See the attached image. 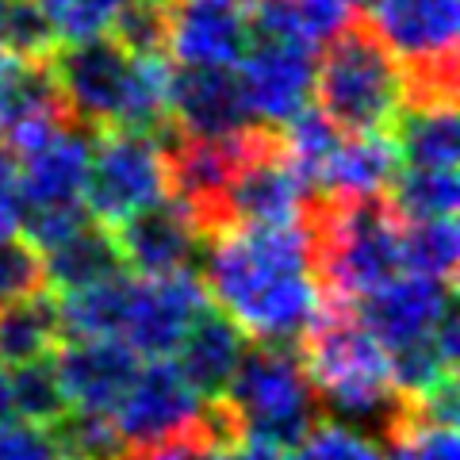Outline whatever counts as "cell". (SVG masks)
<instances>
[{
	"label": "cell",
	"mask_w": 460,
	"mask_h": 460,
	"mask_svg": "<svg viewBox=\"0 0 460 460\" xmlns=\"http://www.w3.org/2000/svg\"><path fill=\"white\" fill-rule=\"evenodd\" d=\"M204 292L250 341L296 345L323 307L311 226H226L204 242Z\"/></svg>",
	"instance_id": "6da1fadb"
},
{
	"label": "cell",
	"mask_w": 460,
	"mask_h": 460,
	"mask_svg": "<svg viewBox=\"0 0 460 460\" xmlns=\"http://www.w3.org/2000/svg\"><path fill=\"white\" fill-rule=\"evenodd\" d=\"M58 100L84 131H157L169 119L165 54H135L115 35L69 42L47 58Z\"/></svg>",
	"instance_id": "7a4b0ae2"
},
{
	"label": "cell",
	"mask_w": 460,
	"mask_h": 460,
	"mask_svg": "<svg viewBox=\"0 0 460 460\" xmlns=\"http://www.w3.org/2000/svg\"><path fill=\"white\" fill-rule=\"evenodd\" d=\"M299 361L319 395V407L341 422L376 426L380 434L402 407L392 380V357L341 299H323L314 323L299 338Z\"/></svg>",
	"instance_id": "3957f363"
},
{
	"label": "cell",
	"mask_w": 460,
	"mask_h": 460,
	"mask_svg": "<svg viewBox=\"0 0 460 460\" xmlns=\"http://www.w3.org/2000/svg\"><path fill=\"white\" fill-rule=\"evenodd\" d=\"M314 238V272L323 296L353 304L376 284L392 280L399 265V215L384 196L314 199L307 211Z\"/></svg>",
	"instance_id": "277c9868"
},
{
	"label": "cell",
	"mask_w": 460,
	"mask_h": 460,
	"mask_svg": "<svg viewBox=\"0 0 460 460\" xmlns=\"http://www.w3.org/2000/svg\"><path fill=\"white\" fill-rule=\"evenodd\" d=\"M319 111L349 135H387L407 108V74L365 23H349L314 62Z\"/></svg>",
	"instance_id": "5b68a950"
},
{
	"label": "cell",
	"mask_w": 460,
	"mask_h": 460,
	"mask_svg": "<svg viewBox=\"0 0 460 460\" xmlns=\"http://www.w3.org/2000/svg\"><path fill=\"white\" fill-rule=\"evenodd\" d=\"M219 402L242 434L265 438L284 449H292L323 419L319 395L292 345L257 341L253 349H246Z\"/></svg>",
	"instance_id": "8992f818"
},
{
	"label": "cell",
	"mask_w": 460,
	"mask_h": 460,
	"mask_svg": "<svg viewBox=\"0 0 460 460\" xmlns=\"http://www.w3.org/2000/svg\"><path fill=\"white\" fill-rule=\"evenodd\" d=\"M365 27L407 74V104H456L460 0H368Z\"/></svg>",
	"instance_id": "52a82bcc"
},
{
	"label": "cell",
	"mask_w": 460,
	"mask_h": 460,
	"mask_svg": "<svg viewBox=\"0 0 460 460\" xmlns=\"http://www.w3.org/2000/svg\"><path fill=\"white\" fill-rule=\"evenodd\" d=\"M169 196V162L165 142L157 131L115 127L96 131L89 181H84V208L96 223L119 226L135 211Z\"/></svg>",
	"instance_id": "ba28073f"
},
{
	"label": "cell",
	"mask_w": 460,
	"mask_h": 460,
	"mask_svg": "<svg viewBox=\"0 0 460 460\" xmlns=\"http://www.w3.org/2000/svg\"><path fill=\"white\" fill-rule=\"evenodd\" d=\"M314 50L319 47L296 35L250 27V47L238 58L234 74L257 127L277 131L299 111H307L314 96V62H319Z\"/></svg>",
	"instance_id": "9c48e42d"
},
{
	"label": "cell",
	"mask_w": 460,
	"mask_h": 460,
	"mask_svg": "<svg viewBox=\"0 0 460 460\" xmlns=\"http://www.w3.org/2000/svg\"><path fill=\"white\" fill-rule=\"evenodd\" d=\"M307 211L311 192L284 162L277 131L253 127L223 196L226 226H288L304 223Z\"/></svg>",
	"instance_id": "30bf717a"
},
{
	"label": "cell",
	"mask_w": 460,
	"mask_h": 460,
	"mask_svg": "<svg viewBox=\"0 0 460 460\" xmlns=\"http://www.w3.org/2000/svg\"><path fill=\"white\" fill-rule=\"evenodd\" d=\"M204 402L208 399L181 376V368L169 357H157L150 365H138L131 387L111 411V426L123 441V453L146 449V445L196 429Z\"/></svg>",
	"instance_id": "8fae6325"
},
{
	"label": "cell",
	"mask_w": 460,
	"mask_h": 460,
	"mask_svg": "<svg viewBox=\"0 0 460 460\" xmlns=\"http://www.w3.org/2000/svg\"><path fill=\"white\" fill-rule=\"evenodd\" d=\"M208 307L204 280L192 269L165 272V277H135L131 272V296H127V314L119 341L138 357H172L184 330L196 323V314Z\"/></svg>",
	"instance_id": "7c38bea8"
},
{
	"label": "cell",
	"mask_w": 460,
	"mask_h": 460,
	"mask_svg": "<svg viewBox=\"0 0 460 460\" xmlns=\"http://www.w3.org/2000/svg\"><path fill=\"white\" fill-rule=\"evenodd\" d=\"M349 307L365 323L368 334L387 353H395L441 326V319L453 311V284L419 277V272H395L392 280L376 284L361 299H353Z\"/></svg>",
	"instance_id": "4fadbf2b"
},
{
	"label": "cell",
	"mask_w": 460,
	"mask_h": 460,
	"mask_svg": "<svg viewBox=\"0 0 460 460\" xmlns=\"http://www.w3.org/2000/svg\"><path fill=\"white\" fill-rule=\"evenodd\" d=\"M250 47V12L242 0H169L165 54L181 66L234 69Z\"/></svg>",
	"instance_id": "5bb4252c"
},
{
	"label": "cell",
	"mask_w": 460,
	"mask_h": 460,
	"mask_svg": "<svg viewBox=\"0 0 460 460\" xmlns=\"http://www.w3.org/2000/svg\"><path fill=\"white\" fill-rule=\"evenodd\" d=\"M66 411L108 414L138 372V353L115 338H66L50 357Z\"/></svg>",
	"instance_id": "9a60e30c"
},
{
	"label": "cell",
	"mask_w": 460,
	"mask_h": 460,
	"mask_svg": "<svg viewBox=\"0 0 460 460\" xmlns=\"http://www.w3.org/2000/svg\"><path fill=\"white\" fill-rule=\"evenodd\" d=\"M115 246H119L123 269L135 277H165V272H184L204 253V234L192 223L177 199L165 196L157 204L135 211L131 219L111 226Z\"/></svg>",
	"instance_id": "2e32d148"
},
{
	"label": "cell",
	"mask_w": 460,
	"mask_h": 460,
	"mask_svg": "<svg viewBox=\"0 0 460 460\" xmlns=\"http://www.w3.org/2000/svg\"><path fill=\"white\" fill-rule=\"evenodd\" d=\"M169 119L189 138H234L257 127L234 69L181 66L169 77Z\"/></svg>",
	"instance_id": "e0dca14e"
},
{
	"label": "cell",
	"mask_w": 460,
	"mask_h": 460,
	"mask_svg": "<svg viewBox=\"0 0 460 460\" xmlns=\"http://www.w3.org/2000/svg\"><path fill=\"white\" fill-rule=\"evenodd\" d=\"M399 169L392 135H349L341 131L334 150L314 177L311 192L319 199H368L384 196Z\"/></svg>",
	"instance_id": "ac0fdd59"
},
{
	"label": "cell",
	"mask_w": 460,
	"mask_h": 460,
	"mask_svg": "<svg viewBox=\"0 0 460 460\" xmlns=\"http://www.w3.org/2000/svg\"><path fill=\"white\" fill-rule=\"evenodd\" d=\"M250 349V338L226 319L219 307H204L196 314V323L184 330L181 345L172 349L177 357L181 376L189 380L204 399H219L226 392L234 368L242 365V357Z\"/></svg>",
	"instance_id": "d6986e66"
},
{
	"label": "cell",
	"mask_w": 460,
	"mask_h": 460,
	"mask_svg": "<svg viewBox=\"0 0 460 460\" xmlns=\"http://www.w3.org/2000/svg\"><path fill=\"white\" fill-rule=\"evenodd\" d=\"M115 272H127L119 246H115L111 226L96 219H89L81 230L58 242V246L42 250V277H47L50 296L81 292V288H93L100 280L115 277Z\"/></svg>",
	"instance_id": "ffe728a7"
},
{
	"label": "cell",
	"mask_w": 460,
	"mask_h": 460,
	"mask_svg": "<svg viewBox=\"0 0 460 460\" xmlns=\"http://www.w3.org/2000/svg\"><path fill=\"white\" fill-rule=\"evenodd\" d=\"M399 165L414 169H456L460 157V119L456 104H407L395 119Z\"/></svg>",
	"instance_id": "44dd1931"
},
{
	"label": "cell",
	"mask_w": 460,
	"mask_h": 460,
	"mask_svg": "<svg viewBox=\"0 0 460 460\" xmlns=\"http://www.w3.org/2000/svg\"><path fill=\"white\" fill-rule=\"evenodd\" d=\"M62 341V314H58V299L50 292L0 307V365L4 368L47 361Z\"/></svg>",
	"instance_id": "7402d4cb"
},
{
	"label": "cell",
	"mask_w": 460,
	"mask_h": 460,
	"mask_svg": "<svg viewBox=\"0 0 460 460\" xmlns=\"http://www.w3.org/2000/svg\"><path fill=\"white\" fill-rule=\"evenodd\" d=\"M50 111H66L58 100L50 66L0 50V142H8L27 119Z\"/></svg>",
	"instance_id": "603a6c76"
},
{
	"label": "cell",
	"mask_w": 460,
	"mask_h": 460,
	"mask_svg": "<svg viewBox=\"0 0 460 460\" xmlns=\"http://www.w3.org/2000/svg\"><path fill=\"white\" fill-rule=\"evenodd\" d=\"M349 23H357V0H253L250 12V27L296 35L311 47H326Z\"/></svg>",
	"instance_id": "cb8c5ba5"
},
{
	"label": "cell",
	"mask_w": 460,
	"mask_h": 460,
	"mask_svg": "<svg viewBox=\"0 0 460 460\" xmlns=\"http://www.w3.org/2000/svg\"><path fill=\"white\" fill-rule=\"evenodd\" d=\"M380 438L387 460H460L456 422L429 414L422 407H411V402H402Z\"/></svg>",
	"instance_id": "d4e9b609"
},
{
	"label": "cell",
	"mask_w": 460,
	"mask_h": 460,
	"mask_svg": "<svg viewBox=\"0 0 460 460\" xmlns=\"http://www.w3.org/2000/svg\"><path fill=\"white\" fill-rule=\"evenodd\" d=\"M460 257L456 219H399V265L402 272H419L453 284Z\"/></svg>",
	"instance_id": "484cf974"
},
{
	"label": "cell",
	"mask_w": 460,
	"mask_h": 460,
	"mask_svg": "<svg viewBox=\"0 0 460 460\" xmlns=\"http://www.w3.org/2000/svg\"><path fill=\"white\" fill-rule=\"evenodd\" d=\"M384 199L399 219H445V215H456V199H460L456 169L399 165Z\"/></svg>",
	"instance_id": "4316f807"
},
{
	"label": "cell",
	"mask_w": 460,
	"mask_h": 460,
	"mask_svg": "<svg viewBox=\"0 0 460 460\" xmlns=\"http://www.w3.org/2000/svg\"><path fill=\"white\" fill-rule=\"evenodd\" d=\"M35 12L47 20L54 42H89L115 31V23L131 0H31Z\"/></svg>",
	"instance_id": "83f0119b"
},
{
	"label": "cell",
	"mask_w": 460,
	"mask_h": 460,
	"mask_svg": "<svg viewBox=\"0 0 460 460\" xmlns=\"http://www.w3.org/2000/svg\"><path fill=\"white\" fill-rule=\"evenodd\" d=\"M288 460H387V453H384V441L372 438L365 426H353L341 419H319L292 445Z\"/></svg>",
	"instance_id": "f1b7e54d"
},
{
	"label": "cell",
	"mask_w": 460,
	"mask_h": 460,
	"mask_svg": "<svg viewBox=\"0 0 460 460\" xmlns=\"http://www.w3.org/2000/svg\"><path fill=\"white\" fill-rule=\"evenodd\" d=\"M8 380H12V414L39 426H58L66 419V399H62V387H58L50 357L35 365L8 368Z\"/></svg>",
	"instance_id": "f546056e"
},
{
	"label": "cell",
	"mask_w": 460,
	"mask_h": 460,
	"mask_svg": "<svg viewBox=\"0 0 460 460\" xmlns=\"http://www.w3.org/2000/svg\"><path fill=\"white\" fill-rule=\"evenodd\" d=\"M47 292L42 277V253L27 238H12L0 246V307L20 304L27 296Z\"/></svg>",
	"instance_id": "4dcf8cb0"
},
{
	"label": "cell",
	"mask_w": 460,
	"mask_h": 460,
	"mask_svg": "<svg viewBox=\"0 0 460 460\" xmlns=\"http://www.w3.org/2000/svg\"><path fill=\"white\" fill-rule=\"evenodd\" d=\"M62 441L54 426H39L27 419L0 422V460H62Z\"/></svg>",
	"instance_id": "1f68e13d"
},
{
	"label": "cell",
	"mask_w": 460,
	"mask_h": 460,
	"mask_svg": "<svg viewBox=\"0 0 460 460\" xmlns=\"http://www.w3.org/2000/svg\"><path fill=\"white\" fill-rule=\"evenodd\" d=\"M23 234V196H20V169L16 154L0 146V246Z\"/></svg>",
	"instance_id": "d6a6232c"
},
{
	"label": "cell",
	"mask_w": 460,
	"mask_h": 460,
	"mask_svg": "<svg viewBox=\"0 0 460 460\" xmlns=\"http://www.w3.org/2000/svg\"><path fill=\"white\" fill-rule=\"evenodd\" d=\"M204 460H288V449L284 445L265 441V438H253V434L234 429V434H226L215 445H208Z\"/></svg>",
	"instance_id": "836d02e7"
},
{
	"label": "cell",
	"mask_w": 460,
	"mask_h": 460,
	"mask_svg": "<svg viewBox=\"0 0 460 460\" xmlns=\"http://www.w3.org/2000/svg\"><path fill=\"white\" fill-rule=\"evenodd\" d=\"M12 419V380H8V368L0 365V422Z\"/></svg>",
	"instance_id": "e575fe53"
},
{
	"label": "cell",
	"mask_w": 460,
	"mask_h": 460,
	"mask_svg": "<svg viewBox=\"0 0 460 460\" xmlns=\"http://www.w3.org/2000/svg\"><path fill=\"white\" fill-rule=\"evenodd\" d=\"M8 12H12V0H0V50H4V31H8Z\"/></svg>",
	"instance_id": "d590c367"
},
{
	"label": "cell",
	"mask_w": 460,
	"mask_h": 460,
	"mask_svg": "<svg viewBox=\"0 0 460 460\" xmlns=\"http://www.w3.org/2000/svg\"><path fill=\"white\" fill-rule=\"evenodd\" d=\"M142 4H154V8H165L169 0H142Z\"/></svg>",
	"instance_id": "8d00e7d4"
},
{
	"label": "cell",
	"mask_w": 460,
	"mask_h": 460,
	"mask_svg": "<svg viewBox=\"0 0 460 460\" xmlns=\"http://www.w3.org/2000/svg\"><path fill=\"white\" fill-rule=\"evenodd\" d=\"M62 460H77V456H62Z\"/></svg>",
	"instance_id": "74e56055"
},
{
	"label": "cell",
	"mask_w": 460,
	"mask_h": 460,
	"mask_svg": "<svg viewBox=\"0 0 460 460\" xmlns=\"http://www.w3.org/2000/svg\"><path fill=\"white\" fill-rule=\"evenodd\" d=\"M242 4H246V0H242Z\"/></svg>",
	"instance_id": "f35d334b"
}]
</instances>
